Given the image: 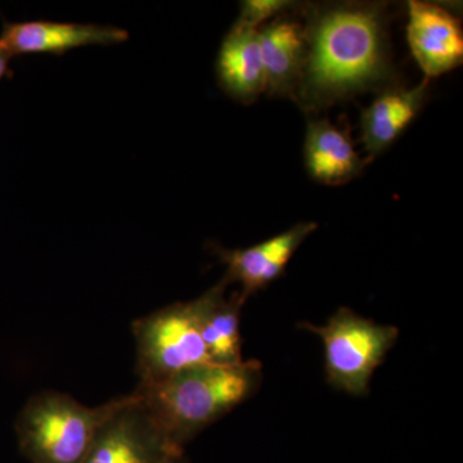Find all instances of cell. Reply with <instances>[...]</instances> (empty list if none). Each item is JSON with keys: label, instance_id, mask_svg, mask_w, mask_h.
Listing matches in <instances>:
<instances>
[{"label": "cell", "instance_id": "6da1fadb", "mask_svg": "<svg viewBox=\"0 0 463 463\" xmlns=\"http://www.w3.org/2000/svg\"><path fill=\"white\" fill-rule=\"evenodd\" d=\"M307 60L295 94L315 111L392 83L383 9L376 5L328 7L310 17Z\"/></svg>", "mask_w": 463, "mask_h": 463}, {"label": "cell", "instance_id": "7a4b0ae2", "mask_svg": "<svg viewBox=\"0 0 463 463\" xmlns=\"http://www.w3.org/2000/svg\"><path fill=\"white\" fill-rule=\"evenodd\" d=\"M261 381V364H203L149 385H138L139 398L169 443L183 450L203 429L248 401Z\"/></svg>", "mask_w": 463, "mask_h": 463}, {"label": "cell", "instance_id": "3957f363", "mask_svg": "<svg viewBox=\"0 0 463 463\" xmlns=\"http://www.w3.org/2000/svg\"><path fill=\"white\" fill-rule=\"evenodd\" d=\"M121 399L88 407L63 392L33 395L14 425L21 453L32 463H81Z\"/></svg>", "mask_w": 463, "mask_h": 463}, {"label": "cell", "instance_id": "277c9868", "mask_svg": "<svg viewBox=\"0 0 463 463\" xmlns=\"http://www.w3.org/2000/svg\"><path fill=\"white\" fill-rule=\"evenodd\" d=\"M224 279L205 294L163 307L132 325L139 385H149L203 364H212L203 340V319L213 303L225 294Z\"/></svg>", "mask_w": 463, "mask_h": 463}, {"label": "cell", "instance_id": "5b68a950", "mask_svg": "<svg viewBox=\"0 0 463 463\" xmlns=\"http://www.w3.org/2000/svg\"><path fill=\"white\" fill-rule=\"evenodd\" d=\"M298 327L322 340L326 380L332 388L364 397L374 371L398 341V327L380 325L349 307H340L323 326L303 322Z\"/></svg>", "mask_w": 463, "mask_h": 463}, {"label": "cell", "instance_id": "8992f818", "mask_svg": "<svg viewBox=\"0 0 463 463\" xmlns=\"http://www.w3.org/2000/svg\"><path fill=\"white\" fill-rule=\"evenodd\" d=\"M176 449L134 392L121 399L81 463H161Z\"/></svg>", "mask_w": 463, "mask_h": 463}, {"label": "cell", "instance_id": "52a82bcc", "mask_svg": "<svg viewBox=\"0 0 463 463\" xmlns=\"http://www.w3.org/2000/svg\"><path fill=\"white\" fill-rule=\"evenodd\" d=\"M318 228L313 222L298 223L279 236L246 249L213 246V252L227 267L223 279L228 285L240 283L243 298H248L276 281L297 250Z\"/></svg>", "mask_w": 463, "mask_h": 463}, {"label": "cell", "instance_id": "ba28073f", "mask_svg": "<svg viewBox=\"0 0 463 463\" xmlns=\"http://www.w3.org/2000/svg\"><path fill=\"white\" fill-rule=\"evenodd\" d=\"M407 41L425 78L452 71L462 63L461 23L448 9L432 3H408Z\"/></svg>", "mask_w": 463, "mask_h": 463}, {"label": "cell", "instance_id": "9c48e42d", "mask_svg": "<svg viewBox=\"0 0 463 463\" xmlns=\"http://www.w3.org/2000/svg\"><path fill=\"white\" fill-rule=\"evenodd\" d=\"M128 39L129 33L120 27L56 21H25L5 24L0 33V50L9 58L32 53L62 56L76 48L120 44Z\"/></svg>", "mask_w": 463, "mask_h": 463}, {"label": "cell", "instance_id": "30bf717a", "mask_svg": "<svg viewBox=\"0 0 463 463\" xmlns=\"http://www.w3.org/2000/svg\"><path fill=\"white\" fill-rule=\"evenodd\" d=\"M216 76L232 99L245 105L258 99L265 90L259 29L236 21L219 50Z\"/></svg>", "mask_w": 463, "mask_h": 463}, {"label": "cell", "instance_id": "8fae6325", "mask_svg": "<svg viewBox=\"0 0 463 463\" xmlns=\"http://www.w3.org/2000/svg\"><path fill=\"white\" fill-rule=\"evenodd\" d=\"M265 90L270 96L295 97L307 60L306 29L289 20H277L259 30Z\"/></svg>", "mask_w": 463, "mask_h": 463}, {"label": "cell", "instance_id": "7c38bea8", "mask_svg": "<svg viewBox=\"0 0 463 463\" xmlns=\"http://www.w3.org/2000/svg\"><path fill=\"white\" fill-rule=\"evenodd\" d=\"M430 80L413 88H386L362 114V141L368 158L392 145L419 115L428 97Z\"/></svg>", "mask_w": 463, "mask_h": 463}, {"label": "cell", "instance_id": "4fadbf2b", "mask_svg": "<svg viewBox=\"0 0 463 463\" xmlns=\"http://www.w3.org/2000/svg\"><path fill=\"white\" fill-rule=\"evenodd\" d=\"M304 156L309 175L326 185L345 184L364 166L349 134L328 120L307 123Z\"/></svg>", "mask_w": 463, "mask_h": 463}, {"label": "cell", "instance_id": "5bb4252c", "mask_svg": "<svg viewBox=\"0 0 463 463\" xmlns=\"http://www.w3.org/2000/svg\"><path fill=\"white\" fill-rule=\"evenodd\" d=\"M246 301L240 292L233 294L228 300L224 294L216 298L207 310L203 325V340L212 364H242L240 323L241 310Z\"/></svg>", "mask_w": 463, "mask_h": 463}, {"label": "cell", "instance_id": "9a60e30c", "mask_svg": "<svg viewBox=\"0 0 463 463\" xmlns=\"http://www.w3.org/2000/svg\"><path fill=\"white\" fill-rule=\"evenodd\" d=\"M291 3L285 0H248L242 3L240 23L259 29L265 21L281 14Z\"/></svg>", "mask_w": 463, "mask_h": 463}, {"label": "cell", "instance_id": "2e32d148", "mask_svg": "<svg viewBox=\"0 0 463 463\" xmlns=\"http://www.w3.org/2000/svg\"><path fill=\"white\" fill-rule=\"evenodd\" d=\"M9 60H11V58H9L5 52L0 50V80H2L3 76L7 72Z\"/></svg>", "mask_w": 463, "mask_h": 463}, {"label": "cell", "instance_id": "e0dca14e", "mask_svg": "<svg viewBox=\"0 0 463 463\" xmlns=\"http://www.w3.org/2000/svg\"><path fill=\"white\" fill-rule=\"evenodd\" d=\"M161 463H187V461H185L183 452H174L172 455L167 456Z\"/></svg>", "mask_w": 463, "mask_h": 463}]
</instances>
